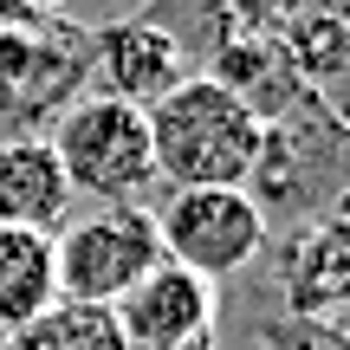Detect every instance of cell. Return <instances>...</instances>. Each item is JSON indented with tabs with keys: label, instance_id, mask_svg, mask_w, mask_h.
I'll return each mask as SVG.
<instances>
[{
	"label": "cell",
	"instance_id": "cell-1",
	"mask_svg": "<svg viewBox=\"0 0 350 350\" xmlns=\"http://www.w3.org/2000/svg\"><path fill=\"white\" fill-rule=\"evenodd\" d=\"M150 124V163L169 188H247L266 124L240 98H227L214 78L188 72L175 91L143 111Z\"/></svg>",
	"mask_w": 350,
	"mask_h": 350
},
{
	"label": "cell",
	"instance_id": "cell-2",
	"mask_svg": "<svg viewBox=\"0 0 350 350\" xmlns=\"http://www.w3.org/2000/svg\"><path fill=\"white\" fill-rule=\"evenodd\" d=\"M247 195L266 214V227L273 221L312 227L325 214H338V195H344V117H338V104L305 91L286 117H273L260 137V156H253Z\"/></svg>",
	"mask_w": 350,
	"mask_h": 350
},
{
	"label": "cell",
	"instance_id": "cell-3",
	"mask_svg": "<svg viewBox=\"0 0 350 350\" xmlns=\"http://www.w3.org/2000/svg\"><path fill=\"white\" fill-rule=\"evenodd\" d=\"M163 260L169 253H163V234H156V214L137 208V201H98V208L59 221V234H52L59 299H72V305H104L111 312Z\"/></svg>",
	"mask_w": 350,
	"mask_h": 350
},
{
	"label": "cell",
	"instance_id": "cell-4",
	"mask_svg": "<svg viewBox=\"0 0 350 350\" xmlns=\"http://www.w3.org/2000/svg\"><path fill=\"white\" fill-rule=\"evenodd\" d=\"M52 156H59L72 195H91V201H137L143 188L156 182V163H150V124H143L137 104H117V98H72L52 124Z\"/></svg>",
	"mask_w": 350,
	"mask_h": 350
},
{
	"label": "cell",
	"instance_id": "cell-5",
	"mask_svg": "<svg viewBox=\"0 0 350 350\" xmlns=\"http://www.w3.org/2000/svg\"><path fill=\"white\" fill-rule=\"evenodd\" d=\"M156 234H163V253L175 266L221 286L266 253L273 227L253 208L247 188H169V201L156 208Z\"/></svg>",
	"mask_w": 350,
	"mask_h": 350
},
{
	"label": "cell",
	"instance_id": "cell-6",
	"mask_svg": "<svg viewBox=\"0 0 350 350\" xmlns=\"http://www.w3.org/2000/svg\"><path fill=\"white\" fill-rule=\"evenodd\" d=\"M85 46L91 33L59 20H0V117L20 137L33 117L65 111L72 91H85Z\"/></svg>",
	"mask_w": 350,
	"mask_h": 350
},
{
	"label": "cell",
	"instance_id": "cell-7",
	"mask_svg": "<svg viewBox=\"0 0 350 350\" xmlns=\"http://www.w3.org/2000/svg\"><path fill=\"white\" fill-rule=\"evenodd\" d=\"M182 78H188V65H182V52H175V39L163 26H150L143 13H124V20L98 26L91 46H85V91L117 98V104H137V111H150Z\"/></svg>",
	"mask_w": 350,
	"mask_h": 350
},
{
	"label": "cell",
	"instance_id": "cell-8",
	"mask_svg": "<svg viewBox=\"0 0 350 350\" xmlns=\"http://www.w3.org/2000/svg\"><path fill=\"white\" fill-rule=\"evenodd\" d=\"M111 318L124 350H201L214 338V286L163 260L143 286H130L111 305Z\"/></svg>",
	"mask_w": 350,
	"mask_h": 350
},
{
	"label": "cell",
	"instance_id": "cell-9",
	"mask_svg": "<svg viewBox=\"0 0 350 350\" xmlns=\"http://www.w3.org/2000/svg\"><path fill=\"white\" fill-rule=\"evenodd\" d=\"M65 214H72V182H65L52 143L33 137V130L7 137V143H0V227L59 234Z\"/></svg>",
	"mask_w": 350,
	"mask_h": 350
},
{
	"label": "cell",
	"instance_id": "cell-10",
	"mask_svg": "<svg viewBox=\"0 0 350 350\" xmlns=\"http://www.w3.org/2000/svg\"><path fill=\"white\" fill-rule=\"evenodd\" d=\"M201 78H214L227 98H240L260 124L286 117L292 104L305 98L299 72H292V59H286V46H279V39H266V33H234V39L208 59V72H201Z\"/></svg>",
	"mask_w": 350,
	"mask_h": 350
},
{
	"label": "cell",
	"instance_id": "cell-11",
	"mask_svg": "<svg viewBox=\"0 0 350 350\" xmlns=\"http://www.w3.org/2000/svg\"><path fill=\"white\" fill-rule=\"evenodd\" d=\"M350 292V247H344V214H325V221L299 227L286 253V299L292 318L305 325H331L338 331V305Z\"/></svg>",
	"mask_w": 350,
	"mask_h": 350
},
{
	"label": "cell",
	"instance_id": "cell-12",
	"mask_svg": "<svg viewBox=\"0 0 350 350\" xmlns=\"http://www.w3.org/2000/svg\"><path fill=\"white\" fill-rule=\"evenodd\" d=\"M52 299H59L52 234H39V227H0V331L33 325Z\"/></svg>",
	"mask_w": 350,
	"mask_h": 350
},
{
	"label": "cell",
	"instance_id": "cell-13",
	"mask_svg": "<svg viewBox=\"0 0 350 350\" xmlns=\"http://www.w3.org/2000/svg\"><path fill=\"white\" fill-rule=\"evenodd\" d=\"M279 46H286V59H292V72H299L305 91L338 104V85L350 72V20L338 7H305L299 20L279 33Z\"/></svg>",
	"mask_w": 350,
	"mask_h": 350
},
{
	"label": "cell",
	"instance_id": "cell-14",
	"mask_svg": "<svg viewBox=\"0 0 350 350\" xmlns=\"http://www.w3.org/2000/svg\"><path fill=\"white\" fill-rule=\"evenodd\" d=\"M13 350H124V338H117V318L104 305L52 299L33 325L13 331Z\"/></svg>",
	"mask_w": 350,
	"mask_h": 350
},
{
	"label": "cell",
	"instance_id": "cell-15",
	"mask_svg": "<svg viewBox=\"0 0 350 350\" xmlns=\"http://www.w3.org/2000/svg\"><path fill=\"white\" fill-rule=\"evenodd\" d=\"M299 13H305V0H227V20L240 33H266V39H279Z\"/></svg>",
	"mask_w": 350,
	"mask_h": 350
},
{
	"label": "cell",
	"instance_id": "cell-16",
	"mask_svg": "<svg viewBox=\"0 0 350 350\" xmlns=\"http://www.w3.org/2000/svg\"><path fill=\"white\" fill-rule=\"evenodd\" d=\"M13 13H20V20H59L65 0H13Z\"/></svg>",
	"mask_w": 350,
	"mask_h": 350
},
{
	"label": "cell",
	"instance_id": "cell-17",
	"mask_svg": "<svg viewBox=\"0 0 350 350\" xmlns=\"http://www.w3.org/2000/svg\"><path fill=\"white\" fill-rule=\"evenodd\" d=\"M0 350H13V331H0Z\"/></svg>",
	"mask_w": 350,
	"mask_h": 350
}]
</instances>
